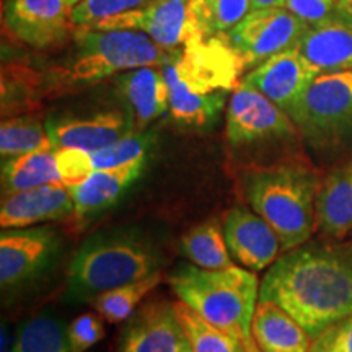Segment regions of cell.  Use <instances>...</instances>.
I'll return each instance as SVG.
<instances>
[{
  "instance_id": "1",
  "label": "cell",
  "mask_w": 352,
  "mask_h": 352,
  "mask_svg": "<svg viewBox=\"0 0 352 352\" xmlns=\"http://www.w3.org/2000/svg\"><path fill=\"white\" fill-rule=\"evenodd\" d=\"M259 300L283 307L315 340L352 314V246L307 241L284 252L263 277Z\"/></svg>"
},
{
  "instance_id": "2",
  "label": "cell",
  "mask_w": 352,
  "mask_h": 352,
  "mask_svg": "<svg viewBox=\"0 0 352 352\" xmlns=\"http://www.w3.org/2000/svg\"><path fill=\"white\" fill-rule=\"evenodd\" d=\"M320 183V170L298 153L245 171L246 201L274 228L283 252L307 243L316 230L315 202Z\"/></svg>"
},
{
  "instance_id": "3",
  "label": "cell",
  "mask_w": 352,
  "mask_h": 352,
  "mask_svg": "<svg viewBox=\"0 0 352 352\" xmlns=\"http://www.w3.org/2000/svg\"><path fill=\"white\" fill-rule=\"evenodd\" d=\"M160 250L135 230L91 235L67 267V296L87 300L160 271Z\"/></svg>"
},
{
  "instance_id": "4",
  "label": "cell",
  "mask_w": 352,
  "mask_h": 352,
  "mask_svg": "<svg viewBox=\"0 0 352 352\" xmlns=\"http://www.w3.org/2000/svg\"><path fill=\"white\" fill-rule=\"evenodd\" d=\"M168 283L179 300L210 324L233 334L241 342L253 341L252 323L259 300V280L246 267L204 270L182 264Z\"/></svg>"
},
{
  "instance_id": "5",
  "label": "cell",
  "mask_w": 352,
  "mask_h": 352,
  "mask_svg": "<svg viewBox=\"0 0 352 352\" xmlns=\"http://www.w3.org/2000/svg\"><path fill=\"white\" fill-rule=\"evenodd\" d=\"M74 39L76 51L67 63L44 74L47 95H57L77 85H90L127 70L162 67L171 54L140 32L76 28Z\"/></svg>"
},
{
  "instance_id": "6",
  "label": "cell",
  "mask_w": 352,
  "mask_h": 352,
  "mask_svg": "<svg viewBox=\"0 0 352 352\" xmlns=\"http://www.w3.org/2000/svg\"><path fill=\"white\" fill-rule=\"evenodd\" d=\"M300 140L320 162L352 151V70L321 72L289 111ZM344 160V158H342Z\"/></svg>"
},
{
  "instance_id": "7",
  "label": "cell",
  "mask_w": 352,
  "mask_h": 352,
  "mask_svg": "<svg viewBox=\"0 0 352 352\" xmlns=\"http://www.w3.org/2000/svg\"><path fill=\"white\" fill-rule=\"evenodd\" d=\"M162 69L191 91L209 95L233 90L246 65L226 34H217L191 38L182 50L171 51Z\"/></svg>"
},
{
  "instance_id": "8",
  "label": "cell",
  "mask_w": 352,
  "mask_h": 352,
  "mask_svg": "<svg viewBox=\"0 0 352 352\" xmlns=\"http://www.w3.org/2000/svg\"><path fill=\"white\" fill-rule=\"evenodd\" d=\"M226 135L235 147L300 139L289 114L243 80L232 90Z\"/></svg>"
},
{
  "instance_id": "9",
  "label": "cell",
  "mask_w": 352,
  "mask_h": 352,
  "mask_svg": "<svg viewBox=\"0 0 352 352\" xmlns=\"http://www.w3.org/2000/svg\"><path fill=\"white\" fill-rule=\"evenodd\" d=\"M308 28L285 7L254 8L240 25L226 33V38L246 69H254L271 56L298 46Z\"/></svg>"
},
{
  "instance_id": "10",
  "label": "cell",
  "mask_w": 352,
  "mask_h": 352,
  "mask_svg": "<svg viewBox=\"0 0 352 352\" xmlns=\"http://www.w3.org/2000/svg\"><path fill=\"white\" fill-rule=\"evenodd\" d=\"M83 28L140 32L151 36L152 41L165 51L182 50L189 39L195 38L191 0H147L134 10L109 16Z\"/></svg>"
},
{
  "instance_id": "11",
  "label": "cell",
  "mask_w": 352,
  "mask_h": 352,
  "mask_svg": "<svg viewBox=\"0 0 352 352\" xmlns=\"http://www.w3.org/2000/svg\"><path fill=\"white\" fill-rule=\"evenodd\" d=\"M67 0H6L3 21L8 33L39 51L63 47L76 33Z\"/></svg>"
},
{
  "instance_id": "12",
  "label": "cell",
  "mask_w": 352,
  "mask_h": 352,
  "mask_svg": "<svg viewBox=\"0 0 352 352\" xmlns=\"http://www.w3.org/2000/svg\"><path fill=\"white\" fill-rule=\"evenodd\" d=\"M59 236L51 227L6 228L0 235V284L15 289L36 277L57 252Z\"/></svg>"
},
{
  "instance_id": "13",
  "label": "cell",
  "mask_w": 352,
  "mask_h": 352,
  "mask_svg": "<svg viewBox=\"0 0 352 352\" xmlns=\"http://www.w3.org/2000/svg\"><path fill=\"white\" fill-rule=\"evenodd\" d=\"M320 74L321 70L296 46L256 65L243 77V82L256 88L289 114Z\"/></svg>"
},
{
  "instance_id": "14",
  "label": "cell",
  "mask_w": 352,
  "mask_h": 352,
  "mask_svg": "<svg viewBox=\"0 0 352 352\" xmlns=\"http://www.w3.org/2000/svg\"><path fill=\"white\" fill-rule=\"evenodd\" d=\"M222 226L228 252L246 270H266L283 252V243L274 228L246 206L240 204L227 210Z\"/></svg>"
},
{
  "instance_id": "15",
  "label": "cell",
  "mask_w": 352,
  "mask_h": 352,
  "mask_svg": "<svg viewBox=\"0 0 352 352\" xmlns=\"http://www.w3.org/2000/svg\"><path fill=\"white\" fill-rule=\"evenodd\" d=\"M46 129L54 148H85L96 151L135 131L129 109H111L91 116L50 118Z\"/></svg>"
},
{
  "instance_id": "16",
  "label": "cell",
  "mask_w": 352,
  "mask_h": 352,
  "mask_svg": "<svg viewBox=\"0 0 352 352\" xmlns=\"http://www.w3.org/2000/svg\"><path fill=\"white\" fill-rule=\"evenodd\" d=\"M74 217V199L64 183H50L2 197L0 226L25 228Z\"/></svg>"
},
{
  "instance_id": "17",
  "label": "cell",
  "mask_w": 352,
  "mask_h": 352,
  "mask_svg": "<svg viewBox=\"0 0 352 352\" xmlns=\"http://www.w3.org/2000/svg\"><path fill=\"white\" fill-rule=\"evenodd\" d=\"M315 228L324 240H342L352 232V155L321 176L315 202Z\"/></svg>"
},
{
  "instance_id": "18",
  "label": "cell",
  "mask_w": 352,
  "mask_h": 352,
  "mask_svg": "<svg viewBox=\"0 0 352 352\" xmlns=\"http://www.w3.org/2000/svg\"><path fill=\"white\" fill-rule=\"evenodd\" d=\"M145 165L147 158L135 160L120 168L96 170L85 182L69 186L74 199V217L78 222H87L118 204L127 189L142 176Z\"/></svg>"
},
{
  "instance_id": "19",
  "label": "cell",
  "mask_w": 352,
  "mask_h": 352,
  "mask_svg": "<svg viewBox=\"0 0 352 352\" xmlns=\"http://www.w3.org/2000/svg\"><path fill=\"white\" fill-rule=\"evenodd\" d=\"M184 331L175 305L152 302L134 315L121 340V352H178Z\"/></svg>"
},
{
  "instance_id": "20",
  "label": "cell",
  "mask_w": 352,
  "mask_h": 352,
  "mask_svg": "<svg viewBox=\"0 0 352 352\" xmlns=\"http://www.w3.org/2000/svg\"><path fill=\"white\" fill-rule=\"evenodd\" d=\"M298 50L321 72L352 70V16L338 8L331 19L307 30Z\"/></svg>"
},
{
  "instance_id": "21",
  "label": "cell",
  "mask_w": 352,
  "mask_h": 352,
  "mask_svg": "<svg viewBox=\"0 0 352 352\" xmlns=\"http://www.w3.org/2000/svg\"><path fill=\"white\" fill-rule=\"evenodd\" d=\"M116 85L132 114L135 131L170 111V90L164 69L140 67L116 77Z\"/></svg>"
},
{
  "instance_id": "22",
  "label": "cell",
  "mask_w": 352,
  "mask_h": 352,
  "mask_svg": "<svg viewBox=\"0 0 352 352\" xmlns=\"http://www.w3.org/2000/svg\"><path fill=\"white\" fill-rule=\"evenodd\" d=\"M252 336L263 352H310L314 338L298 321L271 300H258Z\"/></svg>"
},
{
  "instance_id": "23",
  "label": "cell",
  "mask_w": 352,
  "mask_h": 352,
  "mask_svg": "<svg viewBox=\"0 0 352 352\" xmlns=\"http://www.w3.org/2000/svg\"><path fill=\"white\" fill-rule=\"evenodd\" d=\"M0 173L2 197L50 183H63L57 170L56 148L30 152L3 160Z\"/></svg>"
},
{
  "instance_id": "24",
  "label": "cell",
  "mask_w": 352,
  "mask_h": 352,
  "mask_svg": "<svg viewBox=\"0 0 352 352\" xmlns=\"http://www.w3.org/2000/svg\"><path fill=\"white\" fill-rule=\"evenodd\" d=\"M179 246H182V253L195 266L204 267V270H223V267L233 266L223 226L219 222V219L206 220L184 233Z\"/></svg>"
},
{
  "instance_id": "25",
  "label": "cell",
  "mask_w": 352,
  "mask_h": 352,
  "mask_svg": "<svg viewBox=\"0 0 352 352\" xmlns=\"http://www.w3.org/2000/svg\"><path fill=\"white\" fill-rule=\"evenodd\" d=\"M170 90V114L176 122L191 127H206L217 120L226 107L227 91L196 94L182 85L176 78L165 76Z\"/></svg>"
},
{
  "instance_id": "26",
  "label": "cell",
  "mask_w": 352,
  "mask_h": 352,
  "mask_svg": "<svg viewBox=\"0 0 352 352\" xmlns=\"http://www.w3.org/2000/svg\"><path fill=\"white\" fill-rule=\"evenodd\" d=\"M253 10L252 0H191L195 36L209 38L232 32Z\"/></svg>"
},
{
  "instance_id": "27",
  "label": "cell",
  "mask_w": 352,
  "mask_h": 352,
  "mask_svg": "<svg viewBox=\"0 0 352 352\" xmlns=\"http://www.w3.org/2000/svg\"><path fill=\"white\" fill-rule=\"evenodd\" d=\"M46 148H54L47 134L46 122L43 124L32 114L3 118L2 126H0L2 162L30 152L46 151Z\"/></svg>"
},
{
  "instance_id": "28",
  "label": "cell",
  "mask_w": 352,
  "mask_h": 352,
  "mask_svg": "<svg viewBox=\"0 0 352 352\" xmlns=\"http://www.w3.org/2000/svg\"><path fill=\"white\" fill-rule=\"evenodd\" d=\"M44 74L25 67H3L2 70V116L32 111L39 98L46 96Z\"/></svg>"
},
{
  "instance_id": "29",
  "label": "cell",
  "mask_w": 352,
  "mask_h": 352,
  "mask_svg": "<svg viewBox=\"0 0 352 352\" xmlns=\"http://www.w3.org/2000/svg\"><path fill=\"white\" fill-rule=\"evenodd\" d=\"M173 305L192 352H246L245 342L210 324L186 303L179 300Z\"/></svg>"
},
{
  "instance_id": "30",
  "label": "cell",
  "mask_w": 352,
  "mask_h": 352,
  "mask_svg": "<svg viewBox=\"0 0 352 352\" xmlns=\"http://www.w3.org/2000/svg\"><path fill=\"white\" fill-rule=\"evenodd\" d=\"M162 272L144 277L135 283L121 285V287L107 290L90 300V305L96 314L103 316L108 323H121L134 315L135 308L153 289L160 284Z\"/></svg>"
},
{
  "instance_id": "31",
  "label": "cell",
  "mask_w": 352,
  "mask_h": 352,
  "mask_svg": "<svg viewBox=\"0 0 352 352\" xmlns=\"http://www.w3.org/2000/svg\"><path fill=\"white\" fill-rule=\"evenodd\" d=\"M10 352H72L67 327L56 316H33L19 328Z\"/></svg>"
},
{
  "instance_id": "32",
  "label": "cell",
  "mask_w": 352,
  "mask_h": 352,
  "mask_svg": "<svg viewBox=\"0 0 352 352\" xmlns=\"http://www.w3.org/2000/svg\"><path fill=\"white\" fill-rule=\"evenodd\" d=\"M153 147V135L148 132L134 131L127 134L116 142L104 145V147L96 148V151H88L90 153V162L96 170H111L120 168L135 160L148 158Z\"/></svg>"
},
{
  "instance_id": "33",
  "label": "cell",
  "mask_w": 352,
  "mask_h": 352,
  "mask_svg": "<svg viewBox=\"0 0 352 352\" xmlns=\"http://www.w3.org/2000/svg\"><path fill=\"white\" fill-rule=\"evenodd\" d=\"M145 2L147 0H80L72 7L70 16L76 28H83L109 16L134 10Z\"/></svg>"
},
{
  "instance_id": "34",
  "label": "cell",
  "mask_w": 352,
  "mask_h": 352,
  "mask_svg": "<svg viewBox=\"0 0 352 352\" xmlns=\"http://www.w3.org/2000/svg\"><path fill=\"white\" fill-rule=\"evenodd\" d=\"M104 333L107 329H104L103 316L100 314L88 311L78 315L67 327L70 349L72 352H87L103 340Z\"/></svg>"
},
{
  "instance_id": "35",
  "label": "cell",
  "mask_w": 352,
  "mask_h": 352,
  "mask_svg": "<svg viewBox=\"0 0 352 352\" xmlns=\"http://www.w3.org/2000/svg\"><path fill=\"white\" fill-rule=\"evenodd\" d=\"M56 162L65 186H76L94 173L90 153L85 148H56Z\"/></svg>"
},
{
  "instance_id": "36",
  "label": "cell",
  "mask_w": 352,
  "mask_h": 352,
  "mask_svg": "<svg viewBox=\"0 0 352 352\" xmlns=\"http://www.w3.org/2000/svg\"><path fill=\"white\" fill-rule=\"evenodd\" d=\"M310 352H352V314L318 334Z\"/></svg>"
},
{
  "instance_id": "37",
  "label": "cell",
  "mask_w": 352,
  "mask_h": 352,
  "mask_svg": "<svg viewBox=\"0 0 352 352\" xmlns=\"http://www.w3.org/2000/svg\"><path fill=\"white\" fill-rule=\"evenodd\" d=\"M284 7L308 26L323 23L340 8L338 0H285Z\"/></svg>"
},
{
  "instance_id": "38",
  "label": "cell",
  "mask_w": 352,
  "mask_h": 352,
  "mask_svg": "<svg viewBox=\"0 0 352 352\" xmlns=\"http://www.w3.org/2000/svg\"><path fill=\"white\" fill-rule=\"evenodd\" d=\"M254 8H267V7H284L285 0H252Z\"/></svg>"
},
{
  "instance_id": "39",
  "label": "cell",
  "mask_w": 352,
  "mask_h": 352,
  "mask_svg": "<svg viewBox=\"0 0 352 352\" xmlns=\"http://www.w3.org/2000/svg\"><path fill=\"white\" fill-rule=\"evenodd\" d=\"M338 6H340L342 12L349 13L352 16V0H338Z\"/></svg>"
},
{
  "instance_id": "40",
  "label": "cell",
  "mask_w": 352,
  "mask_h": 352,
  "mask_svg": "<svg viewBox=\"0 0 352 352\" xmlns=\"http://www.w3.org/2000/svg\"><path fill=\"white\" fill-rule=\"evenodd\" d=\"M178 352H192V349H191V344H189V341H188L186 334H184V340H183V342H182V347H179V351H178Z\"/></svg>"
},
{
  "instance_id": "41",
  "label": "cell",
  "mask_w": 352,
  "mask_h": 352,
  "mask_svg": "<svg viewBox=\"0 0 352 352\" xmlns=\"http://www.w3.org/2000/svg\"><path fill=\"white\" fill-rule=\"evenodd\" d=\"M246 352H263L259 347L256 346V342H254V340L250 342V344H246Z\"/></svg>"
},
{
  "instance_id": "42",
  "label": "cell",
  "mask_w": 352,
  "mask_h": 352,
  "mask_svg": "<svg viewBox=\"0 0 352 352\" xmlns=\"http://www.w3.org/2000/svg\"><path fill=\"white\" fill-rule=\"evenodd\" d=\"M67 2H69L70 7H74V6H76V3L80 2V0H67Z\"/></svg>"
}]
</instances>
